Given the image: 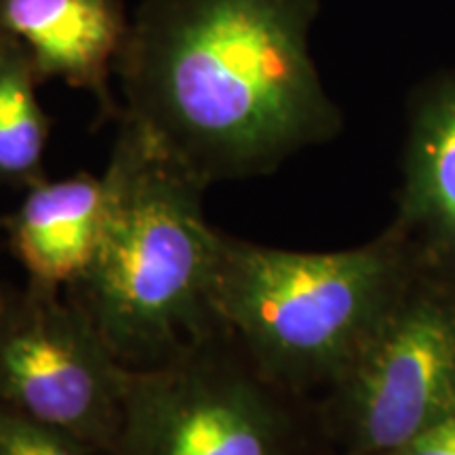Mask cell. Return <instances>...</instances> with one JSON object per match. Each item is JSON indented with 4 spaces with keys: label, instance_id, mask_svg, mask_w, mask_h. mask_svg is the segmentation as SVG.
Masks as SVG:
<instances>
[{
    "label": "cell",
    "instance_id": "2",
    "mask_svg": "<svg viewBox=\"0 0 455 455\" xmlns=\"http://www.w3.org/2000/svg\"><path fill=\"white\" fill-rule=\"evenodd\" d=\"M104 180L98 258L66 293L114 356L129 369L155 367L224 333L212 310L221 230L204 218L207 184L129 116H118Z\"/></svg>",
    "mask_w": 455,
    "mask_h": 455
},
{
    "label": "cell",
    "instance_id": "1",
    "mask_svg": "<svg viewBox=\"0 0 455 455\" xmlns=\"http://www.w3.org/2000/svg\"><path fill=\"white\" fill-rule=\"evenodd\" d=\"M315 0H144L116 61L129 116L198 180L249 178L327 133Z\"/></svg>",
    "mask_w": 455,
    "mask_h": 455
},
{
    "label": "cell",
    "instance_id": "5",
    "mask_svg": "<svg viewBox=\"0 0 455 455\" xmlns=\"http://www.w3.org/2000/svg\"><path fill=\"white\" fill-rule=\"evenodd\" d=\"M127 373L66 291H0V407L114 455Z\"/></svg>",
    "mask_w": 455,
    "mask_h": 455
},
{
    "label": "cell",
    "instance_id": "7",
    "mask_svg": "<svg viewBox=\"0 0 455 455\" xmlns=\"http://www.w3.org/2000/svg\"><path fill=\"white\" fill-rule=\"evenodd\" d=\"M123 0H0V34L30 55L38 81L61 78L89 91L101 114L118 118L110 74L127 41Z\"/></svg>",
    "mask_w": 455,
    "mask_h": 455
},
{
    "label": "cell",
    "instance_id": "4",
    "mask_svg": "<svg viewBox=\"0 0 455 455\" xmlns=\"http://www.w3.org/2000/svg\"><path fill=\"white\" fill-rule=\"evenodd\" d=\"M266 384L226 333L129 369L114 455H291V424Z\"/></svg>",
    "mask_w": 455,
    "mask_h": 455
},
{
    "label": "cell",
    "instance_id": "12",
    "mask_svg": "<svg viewBox=\"0 0 455 455\" xmlns=\"http://www.w3.org/2000/svg\"><path fill=\"white\" fill-rule=\"evenodd\" d=\"M386 455H455V415L419 432L403 447Z\"/></svg>",
    "mask_w": 455,
    "mask_h": 455
},
{
    "label": "cell",
    "instance_id": "8",
    "mask_svg": "<svg viewBox=\"0 0 455 455\" xmlns=\"http://www.w3.org/2000/svg\"><path fill=\"white\" fill-rule=\"evenodd\" d=\"M106 220L104 175L76 173L28 188L26 198L3 226L28 283L70 291L98 258Z\"/></svg>",
    "mask_w": 455,
    "mask_h": 455
},
{
    "label": "cell",
    "instance_id": "13",
    "mask_svg": "<svg viewBox=\"0 0 455 455\" xmlns=\"http://www.w3.org/2000/svg\"><path fill=\"white\" fill-rule=\"evenodd\" d=\"M0 41H3V34H0Z\"/></svg>",
    "mask_w": 455,
    "mask_h": 455
},
{
    "label": "cell",
    "instance_id": "11",
    "mask_svg": "<svg viewBox=\"0 0 455 455\" xmlns=\"http://www.w3.org/2000/svg\"><path fill=\"white\" fill-rule=\"evenodd\" d=\"M0 455H106L76 436L0 407Z\"/></svg>",
    "mask_w": 455,
    "mask_h": 455
},
{
    "label": "cell",
    "instance_id": "10",
    "mask_svg": "<svg viewBox=\"0 0 455 455\" xmlns=\"http://www.w3.org/2000/svg\"><path fill=\"white\" fill-rule=\"evenodd\" d=\"M409 192L419 212L455 238V93L436 100L422 116Z\"/></svg>",
    "mask_w": 455,
    "mask_h": 455
},
{
    "label": "cell",
    "instance_id": "6",
    "mask_svg": "<svg viewBox=\"0 0 455 455\" xmlns=\"http://www.w3.org/2000/svg\"><path fill=\"white\" fill-rule=\"evenodd\" d=\"M338 379L350 447L395 451L455 415V315L430 301L386 310Z\"/></svg>",
    "mask_w": 455,
    "mask_h": 455
},
{
    "label": "cell",
    "instance_id": "3",
    "mask_svg": "<svg viewBox=\"0 0 455 455\" xmlns=\"http://www.w3.org/2000/svg\"><path fill=\"white\" fill-rule=\"evenodd\" d=\"M390 275L379 247L299 253L221 232L212 310L268 382L339 378L388 310Z\"/></svg>",
    "mask_w": 455,
    "mask_h": 455
},
{
    "label": "cell",
    "instance_id": "9",
    "mask_svg": "<svg viewBox=\"0 0 455 455\" xmlns=\"http://www.w3.org/2000/svg\"><path fill=\"white\" fill-rule=\"evenodd\" d=\"M41 84L28 51L0 41V184L32 188L44 178L49 118L36 98Z\"/></svg>",
    "mask_w": 455,
    "mask_h": 455
}]
</instances>
